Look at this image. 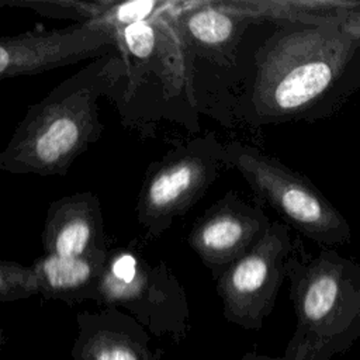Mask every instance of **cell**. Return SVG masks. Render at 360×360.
<instances>
[{"instance_id": "cell-6", "label": "cell", "mask_w": 360, "mask_h": 360, "mask_svg": "<svg viewBox=\"0 0 360 360\" xmlns=\"http://www.w3.org/2000/svg\"><path fill=\"white\" fill-rule=\"evenodd\" d=\"M97 304L127 309L153 333L181 336L188 323L184 288L172 269L127 248L110 249Z\"/></svg>"}, {"instance_id": "cell-1", "label": "cell", "mask_w": 360, "mask_h": 360, "mask_svg": "<svg viewBox=\"0 0 360 360\" xmlns=\"http://www.w3.org/2000/svg\"><path fill=\"white\" fill-rule=\"evenodd\" d=\"M360 51V10L322 22L276 25L253 53L235 98L246 125L318 117Z\"/></svg>"}, {"instance_id": "cell-3", "label": "cell", "mask_w": 360, "mask_h": 360, "mask_svg": "<svg viewBox=\"0 0 360 360\" xmlns=\"http://www.w3.org/2000/svg\"><path fill=\"white\" fill-rule=\"evenodd\" d=\"M287 280L297 325L284 357L330 360L346 353L360 339V264L333 248L308 255L295 239Z\"/></svg>"}, {"instance_id": "cell-12", "label": "cell", "mask_w": 360, "mask_h": 360, "mask_svg": "<svg viewBox=\"0 0 360 360\" xmlns=\"http://www.w3.org/2000/svg\"><path fill=\"white\" fill-rule=\"evenodd\" d=\"M77 325L73 347L76 360H156L148 347L145 328L118 308L80 312Z\"/></svg>"}, {"instance_id": "cell-7", "label": "cell", "mask_w": 360, "mask_h": 360, "mask_svg": "<svg viewBox=\"0 0 360 360\" xmlns=\"http://www.w3.org/2000/svg\"><path fill=\"white\" fill-rule=\"evenodd\" d=\"M294 249L291 228L273 221L266 235L215 280L228 321L246 329L262 326L287 278Z\"/></svg>"}, {"instance_id": "cell-5", "label": "cell", "mask_w": 360, "mask_h": 360, "mask_svg": "<svg viewBox=\"0 0 360 360\" xmlns=\"http://www.w3.org/2000/svg\"><path fill=\"white\" fill-rule=\"evenodd\" d=\"M225 167V143L212 132L179 143L153 162L145 173L135 207L145 236L160 238L207 193Z\"/></svg>"}, {"instance_id": "cell-16", "label": "cell", "mask_w": 360, "mask_h": 360, "mask_svg": "<svg viewBox=\"0 0 360 360\" xmlns=\"http://www.w3.org/2000/svg\"><path fill=\"white\" fill-rule=\"evenodd\" d=\"M41 294L35 267L22 266L13 260L0 262V301L10 302Z\"/></svg>"}, {"instance_id": "cell-8", "label": "cell", "mask_w": 360, "mask_h": 360, "mask_svg": "<svg viewBox=\"0 0 360 360\" xmlns=\"http://www.w3.org/2000/svg\"><path fill=\"white\" fill-rule=\"evenodd\" d=\"M115 30L94 22L52 31H27L0 39V77L38 75L118 48Z\"/></svg>"}, {"instance_id": "cell-13", "label": "cell", "mask_w": 360, "mask_h": 360, "mask_svg": "<svg viewBox=\"0 0 360 360\" xmlns=\"http://www.w3.org/2000/svg\"><path fill=\"white\" fill-rule=\"evenodd\" d=\"M110 249H101L79 257H60L44 253L34 262L41 295L77 304L84 300L98 302L100 283Z\"/></svg>"}, {"instance_id": "cell-17", "label": "cell", "mask_w": 360, "mask_h": 360, "mask_svg": "<svg viewBox=\"0 0 360 360\" xmlns=\"http://www.w3.org/2000/svg\"><path fill=\"white\" fill-rule=\"evenodd\" d=\"M240 360H288L284 356L283 357H267V356H260V354H248Z\"/></svg>"}, {"instance_id": "cell-14", "label": "cell", "mask_w": 360, "mask_h": 360, "mask_svg": "<svg viewBox=\"0 0 360 360\" xmlns=\"http://www.w3.org/2000/svg\"><path fill=\"white\" fill-rule=\"evenodd\" d=\"M224 3L257 24L322 22L360 10L359 0H224Z\"/></svg>"}, {"instance_id": "cell-11", "label": "cell", "mask_w": 360, "mask_h": 360, "mask_svg": "<svg viewBox=\"0 0 360 360\" xmlns=\"http://www.w3.org/2000/svg\"><path fill=\"white\" fill-rule=\"evenodd\" d=\"M41 239L45 253L60 257L108 249L98 197L91 191H77L52 201Z\"/></svg>"}, {"instance_id": "cell-9", "label": "cell", "mask_w": 360, "mask_h": 360, "mask_svg": "<svg viewBox=\"0 0 360 360\" xmlns=\"http://www.w3.org/2000/svg\"><path fill=\"white\" fill-rule=\"evenodd\" d=\"M271 222L260 205L228 191L193 224L187 243L217 280L266 235Z\"/></svg>"}, {"instance_id": "cell-4", "label": "cell", "mask_w": 360, "mask_h": 360, "mask_svg": "<svg viewBox=\"0 0 360 360\" xmlns=\"http://www.w3.org/2000/svg\"><path fill=\"white\" fill-rule=\"evenodd\" d=\"M225 155L228 167L238 170L285 225L319 248L350 243L352 228L346 217L307 176L250 143L231 141L225 143Z\"/></svg>"}, {"instance_id": "cell-2", "label": "cell", "mask_w": 360, "mask_h": 360, "mask_svg": "<svg viewBox=\"0 0 360 360\" xmlns=\"http://www.w3.org/2000/svg\"><path fill=\"white\" fill-rule=\"evenodd\" d=\"M124 55L107 53L32 104L0 153V169L14 174H65L103 132L98 98L127 77Z\"/></svg>"}, {"instance_id": "cell-15", "label": "cell", "mask_w": 360, "mask_h": 360, "mask_svg": "<svg viewBox=\"0 0 360 360\" xmlns=\"http://www.w3.org/2000/svg\"><path fill=\"white\" fill-rule=\"evenodd\" d=\"M3 6L31 10L39 15L72 20L79 24L101 21L114 1L110 0H0Z\"/></svg>"}, {"instance_id": "cell-10", "label": "cell", "mask_w": 360, "mask_h": 360, "mask_svg": "<svg viewBox=\"0 0 360 360\" xmlns=\"http://www.w3.org/2000/svg\"><path fill=\"white\" fill-rule=\"evenodd\" d=\"M173 21L188 53L218 68L235 66L240 41L255 25L224 0L179 4L173 8Z\"/></svg>"}]
</instances>
